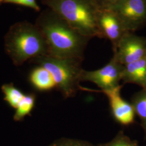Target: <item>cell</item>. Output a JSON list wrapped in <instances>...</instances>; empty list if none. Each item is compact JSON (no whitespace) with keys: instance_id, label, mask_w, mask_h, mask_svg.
<instances>
[{"instance_id":"1","label":"cell","mask_w":146,"mask_h":146,"mask_svg":"<svg viewBox=\"0 0 146 146\" xmlns=\"http://www.w3.org/2000/svg\"><path fill=\"white\" fill-rule=\"evenodd\" d=\"M36 26L47 42L48 55L84 60V52L91 39L84 36L50 9L38 16Z\"/></svg>"},{"instance_id":"2","label":"cell","mask_w":146,"mask_h":146,"mask_svg":"<svg viewBox=\"0 0 146 146\" xmlns=\"http://www.w3.org/2000/svg\"><path fill=\"white\" fill-rule=\"evenodd\" d=\"M84 36L103 38L98 26L101 7L96 0H42Z\"/></svg>"},{"instance_id":"3","label":"cell","mask_w":146,"mask_h":146,"mask_svg":"<svg viewBox=\"0 0 146 146\" xmlns=\"http://www.w3.org/2000/svg\"><path fill=\"white\" fill-rule=\"evenodd\" d=\"M5 47L16 66L48 55L47 42L41 31L36 25L26 22L18 23L11 27L5 37Z\"/></svg>"},{"instance_id":"4","label":"cell","mask_w":146,"mask_h":146,"mask_svg":"<svg viewBox=\"0 0 146 146\" xmlns=\"http://www.w3.org/2000/svg\"><path fill=\"white\" fill-rule=\"evenodd\" d=\"M38 66L46 68L52 74L56 87L65 98L75 96L81 88L84 69L83 60L79 58H61L49 55L43 56L31 60Z\"/></svg>"},{"instance_id":"5","label":"cell","mask_w":146,"mask_h":146,"mask_svg":"<svg viewBox=\"0 0 146 146\" xmlns=\"http://www.w3.org/2000/svg\"><path fill=\"white\" fill-rule=\"evenodd\" d=\"M109 8L127 31L133 33L146 24V0H119Z\"/></svg>"},{"instance_id":"6","label":"cell","mask_w":146,"mask_h":146,"mask_svg":"<svg viewBox=\"0 0 146 146\" xmlns=\"http://www.w3.org/2000/svg\"><path fill=\"white\" fill-rule=\"evenodd\" d=\"M123 69V65L113 56L102 68L92 71L84 70L81 81L93 83L101 89V91L111 90L120 86Z\"/></svg>"},{"instance_id":"7","label":"cell","mask_w":146,"mask_h":146,"mask_svg":"<svg viewBox=\"0 0 146 146\" xmlns=\"http://www.w3.org/2000/svg\"><path fill=\"white\" fill-rule=\"evenodd\" d=\"M113 52V56L123 66L138 61L146 56V39L127 32Z\"/></svg>"},{"instance_id":"8","label":"cell","mask_w":146,"mask_h":146,"mask_svg":"<svg viewBox=\"0 0 146 146\" xmlns=\"http://www.w3.org/2000/svg\"><path fill=\"white\" fill-rule=\"evenodd\" d=\"M98 26L103 38L111 42L114 50L127 31L121 21L110 8H101L98 16Z\"/></svg>"},{"instance_id":"9","label":"cell","mask_w":146,"mask_h":146,"mask_svg":"<svg viewBox=\"0 0 146 146\" xmlns=\"http://www.w3.org/2000/svg\"><path fill=\"white\" fill-rule=\"evenodd\" d=\"M122 86L109 90L101 91L107 97L113 115L116 121L122 125L132 124L135 113L131 104L126 101L121 95Z\"/></svg>"},{"instance_id":"10","label":"cell","mask_w":146,"mask_h":146,"mask_svg":"<svg viewBox=\"0 0 146 146\" xmlns=\"http://www.w3.org/2000/svg\"><path fill=\"white\" fill-rule=\"evenodd\" d=\"M121 81L146 89V56L123 66Z\"/></svg>"},{"instance_id":"11","label":"cell","mask_w":146,"mask_h":146,"mask_svg":"<svg viewBox=\"0 0 146 146\" xmlns=\"http://www.w3.org/2000/svg\"><path fill=\"white\" fill-rule=\"evenodd\" d=\"M30 80L33 86L40 90H48L56 87L52 74L46 68L40 66L31 72Z\"/></svg>"},{"instance_id":"12","label":"cell","mask_w":146,"mask_h":146,"mask_svg":"<svg viewBox=\"0 0 146 146\" xmlns=\"http://www.w3.org/2000/svg\"><path fill=\"white\" fill-rule=\"evenodd\" d=\"M131 104L136 114L141 121V125L146 131V89H143L133 97Z\"/></svg>"},{"instance_id":"13","label":"cell","mask_w":146,"mask_h":146,"mask_svg":"<svg viewBox=\"0 0 146 146\" xmlns=\"http://www.w3.org/2000/svg\"><path fill=\"white\" fill-rule=\"evenodd\" d=\"M35 95H25L15 109L14 120L19 121L29 115L35 106Z\"/></svg>"},{"instance_id":"14","label":"cell","mask_w":146,"mask_h":146,"mask_svg":"<svg viewBox=\"0 0 146 146\" xmlns=\"http://www.w3.org/2000/svg\"><path fill=\"white\" fill-rule=\"evenodd\" d=\"M1 89L5 95L4 100L11 107L16 109L25 95L12 84H5Z\"/></svg>"},{"instance_id":"15","label":"cell","mask_w":146,"mask_h":146,"mask_svg":"<svg viewBox=\"0 0 146 146\" xmlns=\"http://www.w3.org/2000/svg\"><path fill=\"white\" fill-rule=\"evenodd\" d=\"M99 146H139L135 141L131 140L122 131H120L111 141Z\"/></svg>"},{"instance_id":"16","label":"cell","mask_w":146,"mask_h":146,"mask_svg":"<svg viewBox=\"0 0 146 146\" xmlns=\"http://www.w3.org/2000/svg\"><path fill=\"white\" fill-rule=\"evenodd\" d=\"M51 146H95L87 141L74 139H62L53 143Z\"/></svg>"},{"instance_id":"17","label":"cell","mask_w":146,"mask_h":146,"mask_svg":"<svg viewBox=\"0 0 146 146\" xmlns=\"http://www.w3.org/2000/svg\"><path fill=\"white\" fill-rule=\"evenodd\" d=\"M5 1L29 7L35 11H40V7L37 5L35 0H5Z\"/></svg>"},{"instance_id":"18","label":"cell","mask_w":146,"mask_h":146,"mask_svg":"<svg viewBox=\"0 0 146 146\" xmlns=\"http://www.w3.org/2000/svg\"><path fill=\"white\" fill-rule=\"evenodd\" d=\"M101 8H109L119 0H96Z\"/></svg>"},{"instance_id":"19","label":"cell","mask_w":146,"mask_h":146,"mask_svg":"<svg viewBox=\"0 0 146 146\" xmlns=\"http://www.w3.org/2000/svg\"><path fill=\"white\" fill-rule=\"evenodd\" d=\"M2 1V0H0V2H1Z\"/></svg>"},{"instance_id":"20","label":"cell","mask_w":146,"mask_h":146,"mask_svg":"<svg viewBox=\"0 0 146 146\" xmlns=\"http://www.w3.org/2000/svg\"></svg>"}]
</instances>
